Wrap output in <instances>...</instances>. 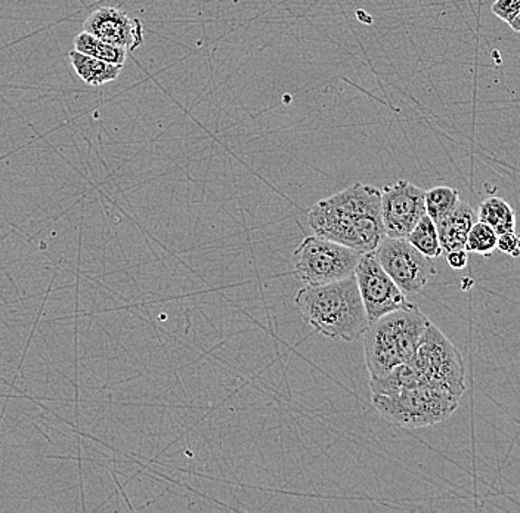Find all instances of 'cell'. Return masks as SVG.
I'll return each instance as SVG.
<instances>
[{
  "instance_id": "cell-1",
  "label": "cell",
  "mask_w": 520,
  "mask_h": 513,
  "mask_svg": "<svg viewBox=\"0 0 520 513\" xmlns=\"http://www.w3.org/2000/svg\"><path fill=\"white\" fill-rule=\"evenodd\" d=\"M309 225L316 236L336 241L356 252H374L384 234L380 189L355 182L324 200L316 201L309 212Z\"/></svg>"
},
{
  "instance_id": "cell-2",
  "label": "cell",
  "mask_w": 520,
  "mask_h": 513,
  "mask_svg": "<svg viewBox=\"0 0 520 513\" xmlns=\"http://www.w3.org/2000/svg\"><path fill=\"white\" fill-rule=\"evenodd\" d=\"M294 304L306 324L334 341H356L370 324L353 274L329 285L306 286Z\"/></svg>"
},
{
  "instance_id": "cell-3",
  "label": "cell",
  "mask_w": 520,
  "mask_h": 513,
  "mask_svg": "<svg viewBox=\"0 0 520 513\" xmlns=\"http://www.w3.org/2000/svg\"><path fill=\"white\" fill-rule=\"evenodd\" d=\"M429 321L417 305L371 321L362 334L370 379L383 376L397 365L411 364Z\"/></svg>"
},
{
  "instance_id": "cell-4",
  "label": "cell",
  "mask_w": 520,
  "mask_h": 513,
  "mask_svg": "<svg viewBox=\"0 0 520 513\" xmlns=\"http://www.w3.org/2000/svg\"><path fill=\"white\" fill-rule=\"evenodd\" d=\"M372 407L384 421L405 430L438 425L456 413L460 398L445 386L421 379L389 395H372Z\"/></svg>"
},
{
  "instance_id": "cell-5",
  "label": "cell",
  "mask_w": 520,
  "mask_h": 513,
  "mask_svg": "<svg viewBox=\"0 0 520 513\" xmlns=\"http://www.w3.org/2000/svg\"><path fill=\"white\" fill-rule=\"evenodd\" d=\"M361 253L324 237L309 236L293 252V268L306 286L329 285L352 276Z\"/></svg>"
},
{
  "instance_id": "cell-6",
  "label": "cell",
  "mask_w": 520,
  "mask_h": 513,
  "mask_svg": "<svg viewBox=\"0 0 520 513\" xmlns=\"http://www.w3.org/2000/svg\"><path fill=\"white\" fill-rule=\"evenodd\" d=\"M412 364L426 382L445 386L458 398L466 392L465 360L456 345L430 321L421 334Z\"/></svg>"
},
{
  "instance_id": "cell-7",
  "label": "cell",
  "mask_w": 520,
  "mask_h": 513,
  "mask_svg": "<svg viewBox=\"0 0 520 513\" xmlns=\"http://www.w3.org/2000/svg\"><path fill=\"white\" fill-rule=\"evenodd\" d=\"M374 256L407 296L420 293L437 274L432 259L412 247L407 238L384 237Z\"/></svg>"
},
{
  "instance_id": "cell-8",
  "label": "cell",
  "mask_w": 520,
  "mask_h": 513,
  "mask_svg": "<svg viewBox=\"0 0 520 513\" xmlns=\"http://www.w3.org/2000/svg\"><path fill=\"white\" fill-rule=\"evenodd\" d=\"M353 276L370 323L397 309L414 305L409 301V296L381 268V265L374 256V252L361 255Z\"/></svg>"
},
{
  "instance_id": "cell-9",
  "label": "cell",
  "mask_w": 520,
  "mask_h": 513,
  "mask_svg": "<svg viewBox=\"0 0 520 513\" xmlns=\"http://www.w3.org/2000/svg\"><path fill=\"white\" fill-rule=\"evenodd\" d=\"M381 221L384 234L405 238L426 215L425 189L409 180H397L380 189Z\"/></svg>"
},
{
  "instance_id": "cell-10",
  "label": "cell",
  "mask_w": 520,
  "mask_h": 513,
  "mask_svg": "<svg viewBox=\"0 0 520 513\" xmlns=\"http://www.w3.org/2000/svg\"><path fill=\"white\" fill-rule=\"evenodd\" d=\"M83 32L133 53L144 44V27L138 18L116 6H101L86 18Z\"/></svg>"
},
{
  "instance_id": "cell-11",
  "label": "cell",
  "mask_w": 520,
  "mask_h": 513,
  "mask_svg": "<svg viewBox=\"0 0 520 513\" xmlns=\"http://www.w3.org/2000/svg\"><path fill=\"white\" fill-rule=\"evenodd\" d=\"M477 221V210L466 201L460 200L449 215L435 224L442 252L466 250L468 231Z\"/></svg>"
},
{
  "instance_id": "cell-12",
  "label": "cell",
  "mask_w": 520,
  "mask_h": 513,
  "mask_svg": "<svg viewBox=\"0 0 520 513\" xmlns=\"http://www.w3.org/2000/svg\"><path fill=\"white\" fill-rule=\"evenodd\" d=\"M70 64L77 76L81 77L84 83L93 88H100L102 84L114 82L120 76L121 65L111 64L107 61L98 60L93 56L79 53L72 49L69 53Z\"/></svg>"
},
{
  "instance_id": "cell-13",
  "label": "cell",
  "mask_w": 520,
  "mask_h": 513,
  "mask_svg": "<svg viewBox=\"0 0 520 513\" xmlns=\"http://www.w3.org/2000/svg\"><path fill=\"white\" fill-rule=\"evenodd\" d=\"M477 221L484 222L496 231V236L512 233L516 227V213L501 197H488L477 210Z\"/></svg>"
},
{
  "instance_id": "cell-14",
  "label": "cell",
  "mask_w": 520,
  "mask_h": 513,
  "mask_svg": "<svg viewBox=\"0 0 520 513\" xmlns=\"http://www.w3.org/2000/svg\"><path fill=\"white\" fill-rule=\"evenodd\" d=\"M74 49L79 53H86V55L93 56L98 60L107 61L111 64L121 65L128 61V51L114 44H107V42L101 41L98 37L89 34V33L82 32L74 37Z\"/></svg>"
},
{
  "instance_id": "cell-15",
  "label": "cell",
  "mask_w": 520,
  "mask_h": 513,
  "mask_svg": "<svg viewBox=\"0 0 520 513\" xmlns=\"http://www.w3.org/2000/svg\"><path fill=\"white\" fill-rule=\"evenodd\" d=\"M405 238L409 240L412 247H416L419 252L423 253L425 256L430 257V259L444 255L442 247H440L439 237H438L437 225L428 215L417 222L416 227L411 229V233Z\"/></svg>"
},
{
  "instance_id": "cell-16",
  "label": "cell",
  "mask_w": 520,
  "mask_h": 513,
  "mask_svg": "<svg viewBox=\"0 0 520 513\" xmlns=\"http://www.w3.org/2000/svg\"><path fill=\"white\" fill-rule=\"evenodd\" d=\"M460 200V193L456 189L435 187L425 191L426 215L437 224L449 215Z\"/></svg>"
},
{
  "instance_id": "cell-17",
  "label": "cell",
  "mask_w": 520,
  "mask_h": 513,
  "mask_svg": "<svg viewBox=\"0 0 520 513\" xmlns=\"http://www.w3.org/2000/svg\"><path fill=\"white\" fill-rule=\"evenodd\" d=\"M496 234L491 227L484 222L477 221L468 231L466 250L477 253L480 256L489 257L496 249Z\"/></svg>"
},
{
  "instance_id": "cell-18",
  "label": "cell",
  "mask_w": 520,
  "mask_h": 513,
  "mask_svg": "<svg viewBox=\"0 0 520 513\" xmlns=\"http://www.w3.org/2000/svg\"><path fill=\"white\" fill-rule=\"evenodd\" d=\"M494 15L505 21L513 32L520 30V0H496L491 6Z\"/></svg>"
},
{
  "instance_id": "cell-19",
  "label": "cell",
  "mask_w": 520,
  "mask_h": 513,
  "mask_svg": "<svg viewBox=\"0 0 520 513\" xmlns=\"http://www.w3.org/2000/svg\"><path fill=\"white\" fill-rule=\"evenodd\" d=\"M496 249L500 250L501 253H506L508 256L519 257V237L516 236L515 231L501 234V236L496 237Z\"/></svg>"
},
{
  "instance_id": "cell-20",
  "label": "cell",
  "mask_w": 520,
  "mask_h": 513,
  "mask_svg": "<svg viewBox=\"0 0 520 513\" xmlns=\"http://www.w3.org/2000/svg\"><path fill=\"white\" fill-rule=\"evenodd\" d=\"M467 253V250H452V252L445 253V259H447V264H448L449 268H466L468 262Z\"/></svg>"
}]
</instances>
